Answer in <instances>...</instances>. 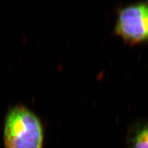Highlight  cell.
Masks as SVG:
<instances>
[{"instance_id": "3", "label": "cell", "mask_w": 148, "mask_h": 148, "mask_svg": "<svg viewBox=\"0 0 148 148\" xmlns=\"http://www.w3.org/2000/svg\"><path fill=\"white\" fill-rule=\"evenodd\" d=\"M128 148H148V121L136 123L129 129Z\"/></svg>"}, {"instance_id": "2", "label": "cell", "mask_w": 148, "mask_h": 148, "mask_svg": "<svg viewBox=\"0 0 148 148\" xmlns=\"http://www.w3.org/2000/svg\"><path fill=\"white\" fill-rule=\"evenodd\" d=\"M115 32L132 43L148 40V5L132 4L119 12Z\"/></svg>"}, {"instance_id": "1", "label": "cell", "mask_w": 148, "mask_h": 148, "mask_svg": "<svg viewBox=\"0 0 148 148\" xmlns=\"http://www.w3.org/2000/svg\"><path fill=\"white\" fill-rule=\"evenodd\" d=\"M4 141L6 148H43L42 123L34 112L24 106L14 107L6 116Z\"/></svg>"}]
</instances>
